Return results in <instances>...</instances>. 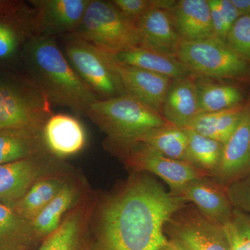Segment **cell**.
I'll return each mask as SVG.
<instances>
[{
    "instance_id": "30",
    "label": "cell",
    "mask_w": 250,
    "mask_h": 250,
    "mask_svg": "<svg viewBox=\"0 0 250 250\" xmlns=\"http://www.w3.org/2000/svg\"><path fill=\"white\" fill-rule=\"evenodd\" d=\"M230 250H250V216L233 208L232 216L223 225Z\"/></svg>"
},
{
    "instance_id": "4",
    "label": "cell",
    "mask_w": 250,
    "mask_h": 250,
    "mask_svg": "<svg viewBox=\"0 0 250 250\" xmlns=\"http://www.w3.org/2000/svg\"><path fill=\"white\" fill-rule=\"evenodd\" d=\"M65 37L86 41L110 53L145 45L138 26L121 14L111 1L90 0L80 25Z\"/></svg>"
},
{
    "instance_id": "19",
    "label": "cell",
    "mask_w": 250,
    "mask_h": 250,
    "mask_svg": "<svg viewBox=\"0 0 250 250\" xmlns=\"http://www.w3.org/2000/svg\"><path fill=\"white\" fill-rule=\"evenodd\" d=\"M118 62L172 80L194 76L190 70L175 57L147 45H141L118 53H111Z\"/></svg>"
},
{
    "instance_id": "11",
    "label": "cell",
    "mask_w": 250,
    "mask_h": 250,
    "mask_svg": "<svg viewBox=\"0 0 250 250\" xmlns=\"http://www.w3.org/2000/svg\"><path fill=\"white\" fill-rule=\"evenodd\" d=\"M104 58L117 75L125 93L161 114L172 79L129 65L116 60L110 52L100 49Z\"/></svg>"
},
{
    "instance_id": "17",
    "label": "cell",
    "mask_w": 250,
    "mask_h": 250,
    "mask_svg": "<svg viewBox=\"0 0 250 250\" xmlns=\"http://www.w3.org/2000/svg\"><path fill=\"white\" fill-rule=\"evenodd\" d=\"M194 77L172 80L161 109L170 124L187 128L201 113Z\"/></svg>"
},
{
    "instance_id": "35",
    "label": "cell",
    "mask_w": 250,
    "mask_h": 250,
    "mask_svg": "<svg viewBox=\"0 0 250 250\" xmlns=\"http://www.w3.org/2000/svg\"><path fill=\"white\" fill-rule=\"evenodd\" d=\"M218 3L225 28L228 34L233 24L238 18L243 16V14L235 6L232 0H218Z\"/></svg>"
},
{
    "instance_id": "1",
    "label": "cell",
    "mask_w": 250,
    "mask_h": 250,
    "mask_svg": "<svg viewBox=\"0 0 250 250\" xmlns=\"http://www.w3.org/2000/svg\"><path fill=\"white\" fill-rule=\"evenodd\" d=\"M186 204L154 179H136L105 205L90 250H160L166 223Z\"/></svg>"
},
{
    "instance_id": "27",
    "label": "cell",
    "mask_w": 250,
    "mask_h": 250,
    "mask_svg": "<svg viewBox=\"0 0 250 250\" xmlns=\"http://www.w3.org/2000/svg\"><path fill=\"white\" fill-rule=\"evenodd\" d=\"M90 248L83 228V215L77 211L45 238L37 250H90Z\"/></svg>"
},
{
    "instance_id": "9",
    "label": "cell",
    "mask_w": 250,
    "mask_h": 250,
    "mask_svg": "<svg viewBox=\"0 0 250 250\" xmlns=\"http://www.w3.org/2000/svg\"><path fill=\"white\" fill-rule=\"evenodd\" d=\"M115 146L125 154L130 166L160 177L168 184L172 194L188 182L208 176L188 163L166 157L143 143Z\"/></svg>"
},
{
    "instance_id": "20",
    "label": "cell",
    "mask_w": 250,
    "mask_h": 250,
    "mask_svg": "<svg viewBox=\"0 0 250 250\" xmlns=\"http://www.w3.org/2000/svg\"><path fill=\"white\" fill-rule=\"evenodd\" d=\"M137 26L145 45L176 58L182 39L174 27L170 10H151L140 20Z\"/></svg>"
},
{
    "instance_id": "5",
    "label": "cell",
    "mask_w": 250,
    "mask_h": 250,
    "mask_svg": "<svg viewBox=\"0 0 250 250\" xmlns=\"http://www.w3.org/2000/svg\"><path fill=\"white\" fill-rule=\"evenodd\" d=\"M52 104L29 79L0 73V129L43 128Z\"/></svg>"
},
{
    "instance_id": "31",
    "label": "cell",
    "mask_w": 250,
    "mask_h": 250,
    "mask_svg": "<svg viewBox=\"0 0 250 250\" xmlns=\"http://www.w3.org/2000/svg\"><path fill=\"white\" fill-rule=\"evenodd\" d=\"M174 0H113L111 2L125 17L137 25L148 11L154 9L171 10Z\"/></svg>"
},
{
    "instance_id": "8",
    "label": "cell",
    "mask_w": 250,
    "mask_h": 250,
    "mask_svg": "<svg viewBox=\"0 0 250 250\" xmlns=\"http://www.w3.org/2000/svg\"><path fill=\"white\" fill-rule=\"evenodd\" d=\"M164 233L169 239L182 242L193 250H230L223 227L187 205L167 220Z\"/></svg>"
},
{
    "instance_id": "2",
    "label": "cell",
    "mask_w": 250,
    "mask_h": 250,
    "mask_svg": "<svg viewBox=\"0 0 250 250\" xmlns=\"http://www.w3.org/2000/svg\"><path fill=\"white\" fill-rule=\"evenodd\" d=\"M21 59L28 79L52 104L87 115L90 106L100 100L77 75L55 38L33 36L24 45Z\"/></svg>"
},
{
    "instance_id": "36",
    "label": "cell",
    "mask_w": 250,
    "mask_h": 250,
    "mask_svg": "<svg viewBox=\"0 0 250 250\" xmlns=\"http://www.w3.org/2000/svg\"><path fill=\"white\" fill-rule=\"evenodd\" d=\"M160 250H193L184 244L182 242L177 241V240L169 239L165 246L163 247Z\"/></svg>"
},
{
    "instance_id": "6",
    "label": "cell",
    "mask_w": 250,
    "mask_h": 250,
    "mask_svg": "<svg viewBox=\"0 0 250 250\" xmlns=\"http://www.w3.org/2000/svg\"><path fill=\"white\" fill-rule=\"evenodd\" d=\"M176 58L197 76L233 80L250 77V62L215 36L200 41L182 40Z\"/></svg>"
},
{
    "instance_id": "33",
    "label": "cell",
    "mask_w": 250,
    "mask_h": 250,
    "mask_svg": "<svg viewBox=\"0 0 250 250\" xmlns=\"http://www.w3.org/2000/svg\"><path fill=\"white\" fill-rule=\"evenodd\" d=\"M226 188L233 208L250 216V174Z\"/></svg>"
},
{
    "instance_id": "14",
    "label": "cell",
    "mask_w": 250,
    "mask_h": 250,
    "mask_svg": "<svg viewBox=\"0 0 250 250\" xmlns=\"http://www.w3.org/2000/svg\"><path fill=\"white\" fill-rule=\"evenodd\" d=\"M173 195L192 202L202 215L223 226L232 216L233 207L227 188L215 179L202 177L186 184Z\"/></svg>"
},
{
    "instance_id": "26",
    "label": "cell",
    "mask_w": 250,
    "mask_h": 250,
    "mask_svg": "<svg viewBox=\"0 0 250 250\" xmlns=\"http://www.w3.org/2000/svg\"><path fill=\"white\" fill-rule=\"evenodd\" d=\"M187 129L188 141L186 162L208 175H214L221 164L224 145L191 129Z\"/></svg>"
},
{
    "instance_id": "28",
    "label": "cell",
    "mask_w": 250,
    "mask_h": 250,
    "mask_svg": "<svg viewBox=\"0 0 250 250\" xmlns=\"http://www.w3.org/2000/svg\"><path fill=\"white\" fill-rule=\"evenodd\" d=\"M76 195L75 188L65 184L57 196L31 222L39 241L45 239L59 228L62 215L71 207Z\"/></svg>"
},
{
    "instance_id": "32",
    "label": "cell",
    "mask_w": 250,
    "mask_h": 250,
    "mask_svg": "<svg viewBox=\"0 0 250 250\" xmlns=\"http://www.w3.org/2000/svg\"><path fill=\"white\" fill-rule=\"evenodd\" d=\"M225 42L233 52L250 62V16L243 15L237 20Z\"/></svg>"
},
{
    "instance_id": "15",
    "label": "cell",
    "mask_w": 250,
    "mask_h": 250,
    "mask_svg": "<svg viewBox=\"0 0 250 250\" xmlns=\"http://www.w3.org/2000/svg\"><path fill=\"white\" fill-rule=\"evenodd\" d=\"M49 154L0 165V202L14 207L37 181Z\"/></svg>"
},
{
    "instance_id": "13",
    "label": "cell",
    "mask_w": 250,
    "mask_h": 250,
    "mask_svg": "<svg viewBox=\"0 0 250 250\" xmlns=\"http://www.w3.org/2000/svg\"><path fill=\"white\" fill-rule=\"evenodd\" d=\"M250 174V105L246 104L236 129L224 144L223 157L214 179L228 187Z\"/></svg>"
},
{
    "instance_id": "29",
    "label": "cell",
    "mask_w": 250,
    "mask_h": 250,
    "mask_svg": "<svg viewBox=\"0 0 250 250\" xmlns=\"http://www.w3.org/2000/svg\"><path fill=\"white\" fill-rule=\"evenodd\" d=\"M65 184L57 178L39 179L13 208L31 222L57 196Z\"/></svg>"
},
{
    "instance_id": "3",
    "label": "cell",
    "mask_w": 250,
    "mask_h": 250,
    "mask_svg": "<svg viewBox=\"0 0 250 250\" xmlns=\"http://www.w3.org/2000/svg\"><path fill=\"white\" fill-rule=\"evenodd\" d=\"M86 116L108 135L113 145L136 142L148 131L169 123L160 113L127 94L98 100Z\"/></svg>"
},
{
    "instance_id": "21",
    "label": "cell",
    "mask_w": 250,
    "mask_h": 250,
    "mask_svg": "<svg viewBox=\"0 0 250 250\" xmlns=\"http://www.w3.org/2000/svg\"><path fill=\"white\" fill-rule=\"evenodd\" d=\"M42 129H0V165L49 152L44 142Z\"/></svg>"
},
{
    "instance_id": "23",
    "label": "cell",
    "mask_w": 250,
    "mask_h": 250,
    "mask_svg": "<svg viewBox=\"0 0 250 250\" xmlns=\"http://www.w3.org/2000/svg\"><path fill=\"white\" fill-rule=\"evenodd\" d=\"M195 82L201 113L228 109L241 104L244 100L243 92L236 85L200 76Z\"/></svg>"
},
{
    "instance_id": "18",
    "label": "cell",
    "mask_w": 250,
    "mask_h": 250,
    "mask_svg": "<svg viewBox=\"0 0 250 250\" xmlns=\"http://www.w3.org/2000/svg\"><path fill=\"white\" fill-rule=\"evenodd\" d=\"M174 27L182 41L214 37L208 0H179L170 10Z\"/></svg>"
},
{
    "instance_id": "22",
    "label": "cell",
    "mask_w": 250,
    "mask_h": 250,
    "mask_svg": "<svg viewBox=\"0 0 250 250\" xmlns=\"http://www.w3.org/2000/svg\"><path fill=\"white\" fill-rule=\"evenodd\" d=\"M38 241L31 222L0 202V250H28Z\"/></svg>"
},
{
    "instance_id": "25",
    "label": "cell",
    "mask_w": 250,
    "mask_h": 250,
    "mask_svg": "<svg viewBox=\"0 0 250 250\" xmlns=\"http://www.w3.org/2000/svg\"><path fill=\"white\" fill-rule=\"evenodd\" d=\"M188 141L187 128L168 123L148 131L136 142L144 143L166 157L186 161Z\"/></svg>"
},
{
    "instance_id": "12",
    "label": "cell",
    "mask_w": 250,
    "mask_h": 250,
    "mask_svg": "<svg viewBox=\"0 0 250 250\" xmlns=\"http://www.w3.org/2000/svg\"><path fill=\"white\" fill-rule=\"evenodd\" d=\"M37 36L70 35L80 25L90 0H31Z\"/></svg>"
},
{
    "instance_id": "24",
    "label": "cell",
    "mask_w": 250,
    "mask_h": 250,
    "mask_svg": "<svg viewBox=\"0 0 250 250\" xmlns=\"http://www.w3.org/2000/svg\"><path fill=\"white\" fill-rule=\"evenodd\" d=\"M246 106V104H241L223 111L200 113L187 129L224 145L236 129Z\"/></svg>"
},
{
    "instance_id": "16",
    "label": "cell",
    "mask_w": 250,
    "mask_h": 250,
    "mask_svg": "<svg viewBox=\"0 0 250 250\" xmlns=\"http://www.w3.org/2000/svg\"><path fill=\"white\" fill-rule=\"evenodd\" d=\"M44 142L52 155L65 158L81 152L86 143L83 125L70 115H52L42 129Z\"/></svg>"
},
{
    "instance_id": "37",
    "label": "cell",
    "mask_w": 250,
    "mask_h": 250,
    "mask_svg": "<svg viewBox=\"0 0 250 250\" xmlns=\"http://www.w3.org/2000/svg\"><path fill=\"white\" fill-rule=\"evenodd\" d=\"M232 2L243 15L250 16V0H232Z\"/></svg>"
},
{
    "instance_id": "7",
    "label": "cell",
    "mask_w": 250,
    "mask_h": 250,
    "mask_svg": "<svg viewBox=\"0 0 250 250\" xmlns=\"http://www.w3.org/2000/svg\"><path fill=\"white\" fill-rule=\"evenodd\" d=\"M64 53L77 75L100 100L125 95L124 88L108 66L101 50L74 37H65Z\"/></svg>"
},
{
    "instance_id": "34",
    "label": "cell",
    "mask_w": 250,
    "mask_h": 250,
    "mask_svg": "<svg viewBox=\"0 0 250 250\" xmlns=\"http://www.w3.org/2000/svg\"><path fill=\"white\" fill-rule=\"evenodd\" d=\"M208 1L215 37L218 38L225 42L227 35H228V31L226 30L225 23H224L223 16H222L220 6H219L218 0H208Z\"/></svg>"
},
{
    "instance_id": "10",
    "label": "cell",
    "mask_w": 250,
    "mask_h": 250,
    "mask_svg": "<svg viewBox=\"0 0 250 250\" xmlns=\"http://www.w3.org/2000/svg\"><path fill=\"white\" fill-rule=\"evenodd\" d=\"M37 36L36 12L29 1L14 0L0 11V67L14 63L24 45Z\"/></svg>"
}]
</instances>
